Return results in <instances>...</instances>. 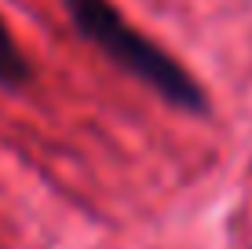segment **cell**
<instances>
[{
	"mask_svg": "<svg viewBox=\"0 0 252 249\" xmlns=\"http://www.w3.org/2000/svg\"><path fill=\"white\" fill-rule=\"evenodd\" d=\"M63 4L77 37L99 48L117 70L135 77L143 88H150L158 99H164L168 107L183 110V114H197V117L208 114V96L201 81L172 51H164L158 40L135 30L114 0H63Z\"/></svg>",
	"mask_w": 252,
	"mask_h": 249,
	"instance_id": "cell-1",
	"label": "cell"
},
{
	"mask_svg": "<svg viewBox=\"0 0 252 249\" xmlns=\"http://www.w3.org/2000/svg\"><path fill=\"white\" fill-rule=\"evenodd\" d=\"M30 81H33V66H30V59H26L22 44L15 40L11 26H7L4 15H0V88L22 92Z\"/></svg>",
	"mask_w": 252,
	"mask_h": 249,
	"instance_id": "cell-2",
	"label": "cell"
}]
</instances>
